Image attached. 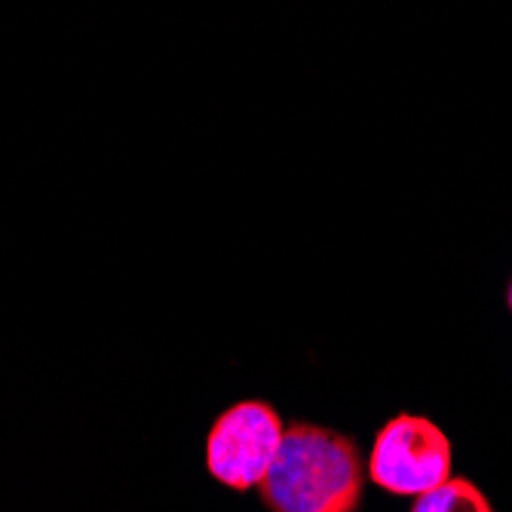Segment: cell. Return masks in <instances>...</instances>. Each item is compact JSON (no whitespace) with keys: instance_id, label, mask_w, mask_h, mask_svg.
Instances as JSON below:
<instances>
[{"instance_id":"3","label":"cell","mask_w":512,"mask_h":512,"mask_svg":"<svg viewBox=\"0 0 512 512\" xmlns=\"http://www.w3.org/2000/svg\"><path fill=\"white\" fill-rule=\"evenodd\" d=\"M286 424L270 402L240 399L224 408L206 436V470L209 476L230 488L249 491L267 476L276 451L283 445Z\"/></svg>"},{"instance_id":"4","label":"cell","mask_w":512,"mask_h":512,"mask_svg":"<svg viewBox=\"0 0 512 512\" xmlns=\"http://www.w3.org/2000/svg\"><path fill=\"white\" fill-rule=\"evenodd\" d=\"M408 512H497L491 497L467 476H451L439 488L414 497Z\"/></svg>"},{"instance_id":"2","label":"cell","mask_w":512,"mask_h":512,"mask_svg":"<svg viewBox=\"0 0 512 512\" xmlns=\"http://www.w3.org/2000/svg\"><path fill=\"white\" fill-rule=\"evenodd\" d=\"M365 476L393 497H421L454 476V445L430 417L402 411L371 442Z\"/></svg>"},{"instance_id":"5","label":"cell","mask_w":512,"mask_h":512,"mask_svg":"<svg viewBox=\"0 0 512 512\" xmlns=\"http://www.w3.org/2000/svg\"><path fill=\"white\" fill-rule=\"evenodd\" d=\"M506 310L512 313V276H509V286H506Z\"/></svg>"},{"instance_id":"1","label":"cell","mask_w":512,"mask_h":512,"mask_svg":"<svg viewBox=\"0 0 512 512\" xmlns=\"http://www.w3.org/2000/svg\"><path fill=\"white\" fill-rule=\"evenodd\" d=\"M365 457L350 433L292 421L258 497L267 512H359Z\"/></svg>"}]
</instances>
